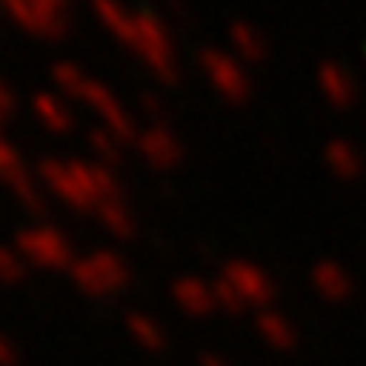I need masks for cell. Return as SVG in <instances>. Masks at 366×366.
<instances>
[{
	"label": "cell",
	"mask_w": 366,
	"mask_h": 366,
	"mask_svg": "<svg viewBox=\"0 0 366 366\" xmlns=\"http://www.w3.org/2000/svg\"><path fill=\"white\" fill-rule=\"evenodd\" d=\"M315 87L325 97V103L335 109H354L360 100V87H357V77L344 68L341 61H325L315 71Z\"/></svg>",
	"instance_id": "cell-3"
},
{
	"label": "cell",
	"mask_w": 366,
	"mask_h": 366,
	"mask_svg": "<svg viewBox=\"0 0 366 366\" xmlns=\"http://www.w3.org/2000/svg\"><path fill=\"white\" fill-rule=\"evenodd\" d=\"M142 36H145V51L154 68L164 77H177V58H174L171 39L164 36V29L158 23H152V19H142Z\"/></svg>",
	"instance_id": "cell-5"
},
{
	"label": "cell",
	"mask_w": 366,
	"mask_h": 366,
	"mask_svg": "<svg viewBox=\"0 0 366 366\" xmlns=\"http://www.w3.org/2000/svg\"><path fill=\"white\" fill-rule=\"evenodd\" d=\"M13 363H16V354H13L10 341H6V337H0V366H13Z\"/></svg>",
	"instance_id": "cell-6"
},
{
	"label": "cell",
	"mask_w": 366,
	"mask_h": 366,
	"mask_svg": "<svg viewBox=\"0 0 366 366\" xmlns=\"http://www.w3.org/2000/svg\"><path fill=\"white\" fill-rule=\"evenodd\" d=\"M199 64H202V74H206L209 87L215 90V97H222L232 107H241V103L251 100V94H254L251 74H247V68L232 51L206 49L199 55Z\"/></svg>",
	"instance_id": "cell-2"
},
{
	"label": "cell",
	"mask_w": 366,
	"mask_h": 366,
	"mask_svg": "<svg viewBox=\"0 0 366 366\" xmlns=\"http://www.w3.org/2000/svg\"><path fill=\"white\" fill-rule=\"evenodd\" d=\"M71 0H0V29L55 36L68 23Z\"/></svg>",
	"instance_id": "cell-1"
},
{
	"label": "cell",
	"mask_w": 366,
	"mask_h": 366,
	"mask_svg": "<svg viewBox=\"0 0 366 366\" xmlns=\"http://www.w3.org/2000/svg\"><path fill=\"white\" fill-rule=\"evenodd\" d=\"M225 39H228V51H232L244 68H251V64L257 68V64H264L267 58H270V42H267V36L254 23H247V19H234V23L228 26Z\"/></svg>",
	"instance_id": "cell-4"
}]
</instances>
